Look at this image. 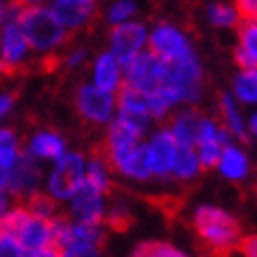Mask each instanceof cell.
Returning <instances> with one entry per match:
<instances>
[{"instance_id": "obj_15", "label": "cell", "mask_w": 257, "mask_h": 257, "mask_svg": "<svg viewBox=\"0 0 257 257\" xmlns=\"http://www.w3.org/2000/svg\"><path fill=\"white\" fill-rule=\"evenodd\" d=\"M149 50L161 59H177V57L191 52L187 36L179 31L177 26H172L168 22H161L154 26V31L149 33Z\"/></svg>"}, {"instance_id": "obj_8", "label": "cell", "mask_w": 257, "mask_h": 257, "mask_svg": "<svg viewBox=\"0 0 257 257\" xmlns=\"http://www.w3.org/2000/svg\"><path fill=\"white\" fill-rule=\"evenodd\" d=\"M111 52L116 55V59L120 64L130 62L137 52L147 50L149 43V29L140 22H120L113 24V31H111Z\"/></svg>"}, {"instance_id": "obj_11", "label": "cell", "mask_w": 257, "mask_h": 257, "mask_svg": "<svg viewBox=\"0 0 257 257\" xmlns=\"http://www.w3.org/2000/svg\"><path fill=\"white\" fill-rule=\"evenodd\" d=\"M229 140H231V135L226 133L222 125H217L215 120L203 116L201 127H198V135H196V142H194V151L198 156L201 168H215L219 151H222L224 144H229Z\"/></svg>"}, {"instance_id": "obj_44", "label": "cell", "mask_w": 257, "mask_h": 257, "mask_svg": "<svg viewBox=\"0 0 257 257\" xmlns=\"http://www.w3.org/2000/svg\"><path fill=\"white\" fill-rule=\"evenodd\" d=\"M252 19H255V22H257V12H255V17H252Z\"/></svg>"}, {"instance_id": "obj_18", "label": "cell", "mask_w": 257, "mask_h": 257, "mask_svg": "<svg viewBox=\"0 0 257 257\" xmlns=\"http://www.w3.org/2000/svg\"><path fill=\"white\" fill-rule=\"evenodd\" d=\"M120 83H123V64L116 59V55L109 50V52L97 57L94 59V69H92V85L116 94Z\"/></svg>"}, {"instance_id": "obj_13", "label": "cell", "mask_w": 257, "mask_h": 257, "mask_svg": "<svg viewBox=\"0 0 257 257\" xmlns=\"http://www.w3.org/2000/svg\"><path fill=\"white\" fill-rule=\"evenodd\" d=\"M147 149V163L151 170V177H168L172 170V161L177 154V142L170 135V130H156L149 137V142L144 144Z\"/></svg>"}, {"instance_id": "obj_31", "label": "cell", "mask_w": 257, "mask_h": 257, "mask_svg": "<svg viewBox=\"0 0 257 257\" xmlns=\"http://www.w3.org/2000/svg\"><path fill=\"white\" fill-rule=\"evenodd\" d=\"M104 222H109L111 229H116V231H123L127 226L133 224V217H130V208L125 205L123 201H116V205L111 208L106 215H104Z\"/></svg>"}, {"instance_id": "obj_43", "label": "cell", "mask_w": 257, "mask_h": 257, "mask_svg": "<svg viewBox=\"0 0 257 257\" xmlns=\"http://www.w3.org/2000/svg\"><path fill=\"white\" fill-rule=\"evenodd\" d=\"M0 73H10V71H8V66L3 64V59H0Z\"/></svg>"}, {"instance_id": "obj_3", "label": "cell", "mask_w": 257, "mask_h": 257, "mask_svg": "<svg viewBox=\"0 0 257 257\" xmlns=\"http://www.w3.org/2000/svg\"><path fill=\"white\" fill-rule=\"evenodd\" d=\"M194 231L201 245L210 250L212 255L234 252L243 236L238 219L217 205H201L194 212Z\"/></svg>"}, {"instance_id": "obj_6", "label": "cell", "mask_w": 257, "mask_h": 257, "mask_svg": "<svg viewBox=\"0 0 257 257\" xmlns=\"http://www.w3.org/2000/svg\"><path fill=\"white\" fill-rule=\"evenodd\" d=\"M76 109L87 123L106 125L116 113V94L97 85H80L76 92Z\"/></svg>"}, {"instance_id": "obj_41", "label": "cell", "mask_w": 257, "mask_h": 257, "mask_svg": "<svg viewBox=\"0 0 257 257\" xmlns=\"http://www.w3.org/2000/svg\"><path fill=\"white\" fill-rule=\"evenodd\" d=\"M5 182H8V168L0 165V189H5Z\"/></svg>"}, {"instance_id": "obj_28", "label": "cell", "mask_w": 257, "mask_h": 257, "mask_svg": "<svg viewBox=\"0 0 257 257\" xmlns=\"http://www.w3.org/2000/svg\"><path fill=\"white\" fill-rule=\"evenodd\" d=\"M22 154V142L17 137L15 130L10 127H0V165L10 168Z\"/></svg>"}, {"instance_id": "obj_35", "label": "cell", "mask_w": 257, "mask_h": 257, "mask_svg": "<svg viewBox=\"0 0 257 257\" xmlns=\"http://www.w3.org/2000/svg\"><path fill=\"white\" fill-rule=\"evenodd\" d=\"M236 250H241L243 255H248V257H257V236L255 234L241 236V241H238V248Z\"/></svg>"}, {"instance_id": "obj_14", "label": "cell", "mask_w": 257, "mask_h": 257, "mask_svg": "<svg viewBox=\"0 0 257 257\" xmlns=\"http://www.w3.org/2000/svg\"><path fill=\"white\" fill-rule=\"evenodd\" d=\"M158 73H161V57H156L151 50H142L130 62L123 64V80L144 92H151L156 87Z\"/></svg>"}, {"instance_id": "obj_37", "label": "cell", "mask_w": 257, "mask_h": 257, "mask_svg": "<svg viewBox=\"0 0 257 257\" xmlns=\"http://www.w3.org/2000/svg\"><path fill=\"white\" fill-rule=\"evenodd\" d=\"M12 208V194L8 189H0V219L5 217V212Z\"/></svg>"}, {"instance_id": "obj_21", "label": "cell", "mask_w": 257, "mask_h": 257, "mask_svg": "<svg viewBox=\"0 0 257 257\" xmlns=\"http://www.w3.org/2000/svg\"><path fill=\"white\" fill-rule=\"evenodd\" d=\"M238 47H236V64L241 69L257 66V22L255 19H241L238 24Z\"/></svg>"}, {"instance_id": "obj_40", "label": "cell", "mask_w": 257, "mask_h": 257, "mask_svg": "<svg viewBox=\"0 0 257 257\" xmlns=\"http://www.w3.org/2000/svg\"><path fill=\"white\" fill-rule=\"evenodd\" d=\"M8 0H0V24L5 22V15H8Z\"/></svg>"}, {"instance_id": "obj_34", "label": "cell", "mask_w": 257, "mask_h": 257, "mask_svg": "<svg viewBox=\"0 0 257 257\" xmlns=\"http://www.w3.org/2000/svg\"><path fill=\"white\" fill-rule=\"evenodd\" d=\"M234 8L241 19H252L257 12V0H236Z\"/></svg>"}, {"instance_id": "obj_20", "label": "cell", "mask_w": 257, "mask_h": 257, "mask_svg": "<svg viewBox=\"0 0 257 257\" xmlns=\"http://www.w3.org/2000/svg\"><path fill=\"white\" fill-rule=\"evenodd\" d=\"M222 177H226L229 182H243L248 177L250 172V161L248 156L243 154V149L234 147V144H224L222 151H219V158H217V165Z\"/></svg>"}, {"instance_id": "obj_16", "label": "cell", "mask_w": 257, "mask_h": 257, "mask_svg": "<svg viewBox=\"0 0 257 257\" xmlns=\"http://www.w3.org/2000/svg\"><path fill=\"white\" fill-rule=\"evenodd\" d=\"M104 156H106V154H104ZM106 161H109L111 170L120 172L123 177L137 179V182H144V179L151 177V170H149V163H147V149H144L142 142H137V144L130 149L118 151V154H109Z\"/></svg>"}, {"instance_id": "obj_24", "label": "cell", "mask_w": 257, "mask_h": 257, "mask_svg": "<svg viewBox=\"0 0 257 257\" xmlns=\"http://www.w3.org/2000/svg\"><path fill=\"white\" fill-rule=\"evenodd\" d=\"M201 163H198V156H196L194 147H179L177 144V154H175V161H172V177L182 179V182H189V179H196L198 172H201Z\"/></svg>"}, {"instance_id": "obj_22", "label": "cell", "mask_w": 257, "mask_h": 257, "mask_svg": "<svg viewBox=\"0 0 257 257\" xmlns=\"http://www.w3.org/2000/svg\"><path fill=\"white\" fill-rule=\"evenodd\" d=\"M201 120H203V113L196 109H184L179 111L177 116L172 118L170 123V135L175 137L179 147H194L196 142V135H198V127H201Z\"/></svg>"}, {"instance_id": "obj_19", "label": "cell", "mask_w": 257, "mask_h": 257, "mask_svg": "<svg viewBox=\"0 0 257 257\" xmlns=\"http://www.w3.org/2000/svg\"><path fill=\"white\" fill-rule=\"evenodd\" d=\"M66 151V140L55 130H38L36 135H31L26 154L33 156L36 161H57Z\"/></svg>"}, {"instance_id": "obj_25", "label": "cell", "mask_w": 257, "mask_h": 257, "mask_svg": "<svg viewBox=\"0 0 257 257\" xmlns=\"http://www.w3.org/2000/svg\"><path fill=\"white\" fill-rule=\"evenodd\" d=\"M85 182L101 189L104 194L111 189V165L104 156V151H97L90 161H85Z\"/></svg>"}, {"instance_id": "obj_26", "label": "cell", "mask_w": 257, "mask_h": 257, "mask_svg": "<svg viewBox=\"0 0 257 257\" xmlns=\"http://www.w3.org/2000/svg\"><path fill=\"white\" fill-rule=\"evenodd\" d=\"M234 99L241 104H257V66L241 69L234 78Z\"/></svg>"}, {"instance_id": "obj_9", "label": "cell", "mask_w": 257, "mask_h": 257, "mask_svg": "<svg viewBox=\"0 0 257 257\" xmlns=\"http://www.w3.org/2000/svg\"><path fill=\"white\" fill-rule=\"evenodd\" d=\"M104 191L92 187L90 182L83 179L73 194H71V215L76 222H87V224H101L106 215V203H104Z\"/></svg>"}, {"instance_id": "obj_7", "label": "cell", "mask_w": 257, "mask_h": 257, "mask_svg": "<svg viewBox=\"0 0 257 257\" xmlns=\"http://www.w3.org/2000/svg\"><path fill=\"white\" fill-rule=\"evenodd\" d=\"M106 243V234L101 224H87V222H71V231L66 243L62 245L59 255L66 257H92L99 255Z\"/></svg>"}, {"instance_id": "obj_32", "label": "cell", "mask_w": 257, "mask_h": 257, "mask_svg": "<svg viewBox=\"0 0 257 257\" xmlns=\"http://www.w3.org/2000/svg\"><path fill=\"white\" fill-rule=\"evenodd\" d=\"M22 243L17 238V234L8 231V229H0V257H24Z\"/></svg>"}, {"instance_id": "obj_17", "label": "cell", "mask_w": 257, "mask_h": 257, "mask_svg": "<svg viewBox=\"0 0 257 257\" xmlns=\"http://www.w3.org/2000/svg\"><path fill=\"white\" fill-rule=\"evenodd\" d=\"M52 12L66 31H76V29H83L85 24H90V19L97 12V5H94V0H55Z\"/></svg>"}, {"instance_id": "obj_4", "label": "cell", "mask_w": 257, "mask_h": 257, "mask_svg": "<svg viewBox=\"0 0 257 257\" xmlns=\"http://www.w3.org/2000/svg\"><path fill=\"white\" fill-rule=\"evenodd\" d=\"M52 163L55 165L47 175V194L57 201H69L85 179V156L78 151H64Z\"/></svg>"}, {"instance_id": "obj_10", "label": "cell", "mask_w": 257, "mask_h": 257, "mask_svg": "<svg viewBox=\"0 0 257 257\" xmlns=\"http://www.w3.org/2000/svg\"><path fill=\"white\" fill-rule=\"evenodd\" d=\"M31 57L29 40L19 29L17 19H5L0 24V59L8 66V71L22 69Z\"/></svg>"}, {"instance_id": "obj_1", "label": "cell", "mask_w": 257, "mask_h": 257, "mask_svg": "<svg viewBox=\"0 0 257 257\" xmlns=\"http://www.w3.org/2000/svg\"><path fill=\"white\" fill-rule=\"evenodd\" d=\"M203 69L194 50L177 59H161V73L158 83L151 90L154 94L163 97L170 106L179 101H196L201 94Z\"/></svg>"}, {"instance_id": "obj_36", "label": "cell", "mask_w": 257, "mask_h": 257, "mask_svg": "<svg viewBox=\"0 0 257 257\" xmlns=\"http://www.w3.org/2000/svg\"><path fill=\"white\" fill-rule=\"evenodd\" d=\"M15 109V94L0 92V120L5 116H10V111Z\"/></svg>"}, {"instance_id": "obj_38", "label": "cell", "mask_w": 257, "mask_h": 257, "mask_svg": "<svg viewBox=\"0 0 257 257\" xmlns=\"http://www.w3.org/2000/svg\"><path fill=\"white\" fill-rule=\"evenodd\" d=\"M83 62H85V50H76L66 57V66H80Z\"/></svg>"}, {"instance_id": "obj_39", "label": "cell", "mask_w": 257, "mask_h": 257, "mask_svg": "<svg viewBox=\"0 0 257 257\" xmlns=\"http://www.w3.org/2000/svg\"><path fill=\"white\" fill-rule=\"evenodd\" d=\"M245 127H248V135L257 137V111H252V113H250V118L245 120Z\"/></svg>"}, {"instance_id": "obj_33", "label": "cell", "mask_w": 257, "mask_h": 257, "mask_svg": "<svg viewBox=\"0 0 257 257\" xmlns=\"http://www.w3.org/2000/svg\"><path fill=\"white\" fill-rule=\"evenodd\" d=\"M135 12H137V5H135L133 0H116L113 5L109 8V22L111 24H120V22H127V19H133Z\"/></svg>"}, {"instance_id": "obj_12", "label": "cell", "mask_w": 257, "mask_h": 257, "mask_svg": "<svg viewBox=\"0 0 257 257\" xmlns=\"http://www.w3.org/2000/svg\"><path fill=\"white\" fill-rule=\"evenodd\" d=\"M40 179H43V172H40V165L33 156H29L26 151L19 154L15 163L8 168V182H5V189H8L12 196H19V198H26L29 194H33L38 189Z\"/></svg>"}, {"instance_id": "obj_2", "label": "cell", "mask_w": 257, "mask_h": 257, "mask_svg": "<svg viewBox=\"0 0 257 257\" xmlns=\"http://www.w3.org/2000/svg\"><path fill=\"white\" fill-rule=\"evenodd\" d=\"M15 19L29 40L31 52L36 55H52L66 43L69 31L64 29L52 8H47L45 3L43 5H22L19 3Z\"/></svg>"}, {"instance_id": "obj_27", "label": "cell", "mask_w": 257, "mask_h": 257, "mask_svg": "<svg viewBox=\"0 0 257 257\" xmlns=\"http://www.w3.org/2000/svg\"><path fill=\"white\" fill-rule=\"evenodd\" d=\"M208 22L217 29H234L241 24V17L236 12L234 3H215L208 8Z\"/></svg>"}, {"instance_id": "obj_30", "label": "cell", "mask_w": 257, "mask_h": 257, "mask_svg": "<svg viewBox=\"0 0 257 257\" xmlns=\"http://www.w3.org/2000/svg\"><path fill=\"white\" fill-rule=\"evenodd\" d=\"M26 198H29V201H26V208L31 212H36V215H40V217L52 219L59 215V210H57V198H52L50 194H40L38 189H36V191L29 194Z\"/></svg>"}, {"instance_id": "obj_5", "label": "cell", "mask_w": 257, "mask_h": 257, "mask_svg": "<svg viewBox=\"0 0 257 257\" xmlns=\"http://www.w3.org/2000/svg\"><path fill=\"white\" fill-rule=\"evenodd\" d=\"M17 238L22 243V248L26 255L31 257H52L59 255L52 241V219L40 217L36 212L26 210L24 219L17 226Z\"/></svg>"}, {"instance_id": "obj_42", "label": "cell", "mask_w": 257, "mask_h": 257, "mask_svg": "<svg viewBox=\"0 0 257 257\" xmlns=\"http://www.w3.org/2000/svg\"><path fill=\"white\" fill-rule=\"evenodd\" d=\"M22 5H43V3H47V0H19Z\"/></svg>"}, {"instance_id": "obj_29", "label": "cell", "mask_w": 257, "mask_h": 257, "mask_svg": "<svg viewBox=\"0 0 257 257\" xmlns=\"http://www.w3.org/2000/svg\"><path fill=\"white\" fill-rule=\"evenodd\" d=\"M133 255L135 257H184L187 252L165 241H142V243H137Z\"/></svg>"}, {"instance_id": "obj_23", "label": "cell", "mask_w": 257, "mask_h": 257, "mask_svg": "<svg viewBox=\"0 0 257 257\" xmlns=\"http://www.w3.org/2000/svg\"><path fill=\"white\" fill-rule=\"evenodd\" d=\"M219 116H222V127L231 135L234 140H243L248 142V127H245V120L241 116V109H238V101L231 97V94H222L219 97Z\"/></svg>"}]
</instances>
